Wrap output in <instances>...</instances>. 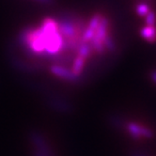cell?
I'll return each mask as SVG.
<instances>
[{
    "label": "cell",
    "mask_w": 156,
    "mask_h": 156,
    "mask_svg": "<svg viewBox=\"0 0 156 156\" xmlns=\"http://www.w3.org/2000/svg\"><path fill=\"white\" fill-rule=\"evenodd\" d=\"M151 79L154 84H156V71H152L151 73Z\"/></svg>",
    "instance_id": "9c48e42d"
},
{
    "label": "cell",
    "mask_w": 156,
    "mask_h": 156,
    "mask_svg": "<svg viewBox=\"0 0 156 156\" xmlns=\"http://www.w3.org/2000/svg\"><path fill=\"white\" fill-rule=\"evenodd\" d=\"M135 156H143V155H141V154H136Z\"/></svg>",
    "instance_id": "8fae6325"
},
{
    "label": "cell",
    "mask_w": 156,
    "mask_h": 156,
    "mask_svg": "<svg viewBox=\"0 0 156 156\" xmlns=\"http://www.w3.org/2000/svg\"><path fill=\"white\" fill-rule=\"evenodd\" d=\"M31 141L35 147L34 156H53L46 140L40 133H33L31 136Z\"/></svg>",
    "instance_id": "277c9868"
},
{
    "label": "cell",
    "mask_w": 156,
    "mask_h": 156,
    "mask_svg": "<svg viewBox=\"0 0 156 156\" xmlns=\"http://www.w3.org/2000/svg\"><path fill=\"white\" fill-rule=\"evenodd\" d=\"M20 42L34 55L55 58L66 51V44L55 18H44L37 27L26 28L20 35Z\"/></svg>",
    "instance_id": "6da1fadb"
},
{
    "label": "cell",
    "mask_w": 156,
    "mask_h": 156,
    "mask_svg": "<svg viewBox=\"0 0 156 156\" xmlns=\"http://www.w3.org/2000/svg\"><path fill=\"white\" fill-rule=\"evenodd\" d=\"M145 20V26L156 27V12L151 9L150 12L143 18Z\"/></svg>",
    "instance_id": "ba28073f"
},
{
    "label": "cell",
    "mask_w": 156,
    "mask_h": 156,
    "mask_svg": "<svg viewBox=\"0 0 156 156\" xmlns=\"http://www.w3.org/2000/svg\"><path fill=\"white\" fill-rule=\"evenodd\" d=\"M50 73L55 76L59 78V79L66 81V82H69V83H76L78 81L79 78H77L71 71L70 68L66 67L63 64H58V63H55L52 64L50 66Z\"/></svg>",
    "instance_id": "3957f363"
},
{
    "label": "cell",
    "mask_w": 156,
    "mask_h": 156,
    "mask_svg": "<svg viewBox=\"0 0 156 156\" xmlns=\"http://www.w3.org/2000/svg\"><path fill=\"white\" fill-rule=\"evenodd\" d=\"M150 10H151L150 6L147 3H144V2L138 3L136 7V12L137 16L140 18H144L150 12Z\"/></svg>",
    "instance_id": "52a82bcc"
},
{
    "label": "cell",
    "mask_w": 156,
    "mask_h": 156,
    "mask_svg": "<svg viewBox=\"0 0 156 156\" xmlns=\"http://www.w3.org/2000/svg\"><path fill=\"white\" fill-rule=\"evenodd\" d=\"M36 1L41 2V3H45V4H49L51 2H53V0H36Z\"/></svg>",
    "instance_id": "30bf717a"
},
{
    "label": "cell",
    "mask_w": 156,
    "mask_h": 156,
    "mask_svg": "<svg viewBox=\"0 0 156 156\" xmlns=\"http://www.w3.org/2000/svg\"><path fill=\"white\" fill-rule=\"evenodd\" d=\"M86 62H87V59L83 57H80V55H76L73 58L70 69H71L72 73L77 78H80V76L82 75V73L85 70V67H86Z\"/></svg>",
    "instance_id": "5b68a950"
},
{
    "label": "cell",
    "mask_w": 156,
    "mask_h": 156,
    "mask_svg": "<svg viewBox=\"0 0 156 156\" xmlns=\"http://www.w3.org/2000/svg\"><path fill=\"white\" fill-rule=\"evenodd\" d=\"M141 37L151 43L156 41V27L145 26L140 29Z\"/></svg>",
    "instance_id": "8992f818"
},
{
    "label": "cell",
    "mask_w": 156,
    "mask_h": 156,
    "mask_svg": "<svg viewBox=\"0 0 156 156\" xmlns=\"http://www.w3.org/2000/svg\"><path fill=\"white\" fill-rule=\"evenodd\" d=\"M123 128L130 136V137L133 139H150L153 137V132L147 126H145L137 122H124Z\"/></svg>",
    "instance_id": "7a4b0ae2"
}]
</instances>
